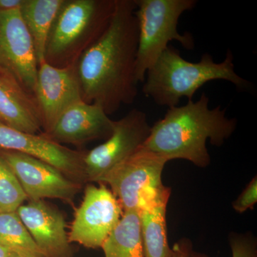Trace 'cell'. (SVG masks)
Returning <instances> with one entry per match:
<instances>
[{
  "instance_id": "8fae6325",
  "label": "cell",
  "mask_w": 257,
  "mask_h": 257,
  "mask_svg": "<svg viewBox=\"0 0 257 257\" xmlns=\"http://www.w3.org/2000/svg\"><path fill=\"white\" fill-rule=\"evenodd\" d=\"M0 152L30 200L50 198L69 201L78 192L80 184L53 166L20 152L2 150Z\"/></svg>"
},
{
  "instance_id": "30bf717a",
  "label": "cell",
  "mask_w": 257,
  "mask_h": 257,
  "mask_svg": "<svg viewBox=\"0 0 257 257\" xmlns=\"http://www.w3.org/2000/svg\"><path fill=\"white\" fill-rule=\"evenodd\" d=\"M34 95L41 114L44 135H46L62 113L82 100L75 65L57 67L45 60L39 64Z\"/></svg>"
},
{
  "instance_id": "3957f363",
  "label": "cell",
  "mask_w": 257,
  "mask_h": 257,
  "mask_svg": "<svg viewBox=\"0 0 257 257\" xmlns=\"http://www.w3.org/2000/svg\"><path fill=\"white\" fill-rule=\"evenodd\" d=\"M217 79L232 83L239 91L248 90L251 85L235 72L231 51L228 50L226 58L219 63L208 53L204 54L199 62H191L169 45L147 71L143 92L157 105L173 107L178 106L182 98L193 100L203 85Z\"/></svg>"
},
{
  "instance_id": "277c9868",
  "label": "cell",
  "mask_w": 257,
  "mask_h": 257,
  "mask_svg": "<svg viewBox=\"0 0 257 257\" xmlns=\"http://www.w3.org/2000/svg\"><path fill=\"white\" fill-rule=\"evenodd\" d=\"M115 0H64L47 40L45 60L54 67L75 65L110 21Z\"/></svg>"
},
{
  "instance_id": "d4e9b609",
  "label": "cell",
  "mask_w": 257,
  "mask_h": 257,
  "mask_svg": "<svg viewBox=\"0 0 257 257\" xmlns=\"http://www.w3.org/2000/svg\"><path fill=\"white\" fill-rule=\"evenodd\" d=\"M13 253H15L10 251L9 248L0 244V257H11L13 256Z\"/></svg>"
},
{
  "instance_id": "5b68a950",
  "label": "cell",
  "mask_w": 257,
  "mask_h": 257,
  "mask_svg": "<svg viewBox=\"0 0 257 257\" xmlns=\"http://www.w3.org/2000/svg\"><path fill=\"white\" fill-rule=\"evenodd\" d=\"M138 24L136 77L143 83L148 69L158 60L169 43L177 41L186 50L194 48L189 32L178 31L179 18L197 5V0H135Z\"/></svg>"
},
{
  "instance_id": "6da1fadb",
  "label": "cell",
  "mask_w": 257,
  "mask_h": 257,
  "mask_svg": "<svg viewBox=\"0 0 257 257\" xmlns=\"http://www.w3.org/2000/svg\"><path fill=\"white\" fill-rule=\"evenodd\" d=\"M135 9V0H115L105 30L75 64L82 100L101 106L108 115L133 104L138 96Z\"/></svg>"
},
{
  "instance_id": "ffe728a7",
  "label": "cell",
  "mask_w": 257,
  "mask_h": 257,
  "mask_svg": "<svg viewBox=\"0 0 257 257\" xmlns=\"http://www.w3.org/2000/svg\"><path fill=\"white\" fill-rule=\"evenodd\" d=\"M27 199L18 177L0 152V213L15 212Z\"/></svg>"
},
{
  "instance_id": "603a6c76",
  "label": "cell",
  "mask_w": 257,
  "mask_h": 257,
  "mask_svg": "<svg viewBox=\"0 0 257 257\" xmlns=\"http://www.w3.org/2000/svg\"><path fill=\"white\" fill-rule=\"evenodd\" d=\"M172 249V257H192V243L189 239L179 240L174 244Z\"/></svg>"
},
{
  "instance_id": "8992f818",
  "label": "cell",
  "mask_w": 257,
  "mask_h": 257,
  "mask_svg": "<svg viewBox=\"0 0 257 257\" xmlns=\"http://www.w3.org/2000/svg\"><path fill=\"white\" fill-rule=\"evenodd\" d=\"M167 160L142 147L114 167L99 184L110 187L123 212L140 211L162 198L170 197L171 189L162 182Z\"/></svg>"
},
{
  "instance_id": "9c48e42d",
  "label": "cell",
  "mask_w": 257,
  "mask_h": 257,
  "mask_svg": "<svg viewBox=\"0 0 257 257\" xmlns=\"http://www.w3.org/2000/svg\"><path fill=\"white\" fill-rule=\"evenodd\" d=\"M38 62L20 10L0 11V75L13 79L34 94Z\"/></svg>"
},
{
  "instance_id": "ba28073f",
  "label": "cell",
  "mask_w": 257,
  "mask_h": 257,
  "mask_svg": "<svg viewBox=\"0 0 257 257\" xmlns=\"http://www.w3.org/2000/svg\"><path fill=\"white\" fill-rule=\"evenodd\" d=\"M123 213L119 201L105 184L87 186L68 234L69 242L86 248H101Z\"/></svg>"
},
{
  "instance_id": "9a60e30c",
  "label": "cell",
  "mask_w": 257,
  "mask_h": 257,
  "mask_svg": "<svg viewBox=\"0 0 257 257\" xmlns=\"http://www.w3.org/2000/svg\"><path fill=\"white\" fill-rule=\"evenodd\" d=\"M0 122L25 133L37 134L42 130L41 114L35 95L3 75H0Z\"/></svg>"
},
{
  "instance_id": "4316f807",
  "label": "cell",
  "mask_w": 257,
  "mask_h": 257,
  "mask_svg": "<svg viewBox=\"0 0 257 257\" xmlns=\"http://www.w3.org/2000/svg\"><path fill=\"white\" fill-rule=\"evenodd\" d=\"M0 123H1V122H0Z\"/></svg>"
},
{
  "instance_id": "5bb4252c",
  "label": "cell",
  "mask_w": 257,
  "mask_h": 257,
  "mask_svg": "<svg viewBox=\"0 0 257 257\" xmlns=\"http://www.w3.org/2000/svg\"><path fill=\"white\" fill-rule=\"evenodd\" d=\"M114 122L101 106L82 100L62 113L45 135L59 144L81 145L98 139L106 140L112 133Z\"/></svg>"
},
{
  "instance_id": "e0dca14e",
  "label": "cell",
  "mask_w": 257,
  "mask_h": 257,
  "mask_svg": "<svg viewBox=\"0 0 257 257\" xmlns=\"http://www.w3.org/2000/svg\"><path fill=\"white\" fill-rule=\"evenodd\" d=\"M170 197L162 198L140 211V228L145 257H172L167 239L166 213Z\"/></svg>"
},
{
  "instance_id": "7c38bea8",
  "label": "cell",
  "mask_w": 257,
  "mask_h": 257,
  "mask_svg": "<svg viewBox=\"0 0 257 257\" xmlns=\"http://www.w3.org/2000/svg\"><path fill=\"white\" fill-rule=\"evenodd\" d=\"M0 150L42 161L78 183L87 181L83 162L85 153L62 146L45 135L23 133L0 123Z\"/></svg>"
},
{
  "instance_id": "4fadbf2b",
  "label": "cell",
  "mask_w": 257,
  "mask_h": 257,
  "mask_svg": "<svg viewBox=\"0 0 257 257\" xmlns=\"http://www.w3.org/2000/svg\"><path fill=\"white\" fill-rule=\"evenodd\" d=\"M16 212L45 256L74 257L65 220L60 211L43 200H30Z\"/></svg>"
},
{
  "instance_id": "2e32d148",
  "label": "cell",
  "mask_w": 257,
  "mask_h": 257,
  "mask_svg": "<svg viewBox=\"0 0 257 257\" xmlns=\"http://www.w3.org/2000/svg\"><path fill=\"white\" fill-rule=\"evenodd\" d=\"M64 0H24L22 18L32 37L38 64L45 61L49 35Z\"/></svg>"
},
{
  "instance_id": "484cf974",
  "label": "cell",
  "mask_w": 257,
  "mask_h": 257,
  "mask_svg": "<svg viewBox=\"0 0 257 257\" xmlns=\"http://www.w3.org/2000/svg\"><path fill=\"white\" fill-rule=\"evenodd\" d=\"M11 257H27V256H20V255L16 254V253H13V256H12ZM42 257H47V256H42Z\"/></svg>"
},
{
  "instance_id": "7a4b0ae2",
  "label": "cell",
  "mask_w": 257,
  "mask_h": 257,
  "mask_svg": "<svg viewBox=\"0 0 257 257\" xmlns=\"http://www.w3.org/2000/svg\"><path fill=\"white\" fill-rule=\"evenodd\" d=\"M236 119L226 116L220 106L209 108V99L203 93L197 101L168 108L162 119L151 126L144 148L164 157L167 162L184 160L199 167L211 162L207 142L221 147L233 135Z\"/></svg>"
},
{
  "instance_id": "ac0fdd59",
  "label": "cell",
  "mask_w": 257,
  "mask_h": 257,
  "mask_svg": "<svg viewBox=\"0 0 257 257\" xmlns=\"http://www.w3.org/2000/svg\"><path fill=\"white\" fill-rule=\"evenodd\" d=\"M101 248L104 257H145L140 212L124 211Z\"/></svg>"
},
{
  "instance_id": "7402d4cb",
  "label": "cell",
  "mask_w": 257,
  "mask_h": 257,
  "mask_svg": "<svg viewBox=\"0 0 257 257\" xmlns=\"http://www.w3.org/2000/svg\"><path fill=\"white\" fill-rule=\"evenodd\" d=\"M256 202L257 179L255 177L233 203V207L237 212L243 213L248 209H252Z\"/></svg>"
},
{
  "instance_id": "d6986e66",
  "label": "cell",
  "mask_w": 257,
  "mask_h": 257,
  "mask_svg": "<svg viewBox=\"0 0 257 257\" xmlns=\"http://www.w3.org/2000/svg\"><path fill=\"white\" fill-rule=\"evenodd\" d=\"M0 244L20 256H45L15 212L0 213Z\"/></svg>"
},
{
  "instance_id": "cb8c5ba5",
  "label": "cell",
  "mask_w": 257,
  "mask_h": 257,
  "mask_svg": "<svg viewBox=\"0 0 257 257\" xmlns=\"http://www.w3.org/2000/svg\"><path fill=\"white\" fill-rule=\"evenodd\" d=\"M24 0H0V11H15L21 10Z\"/></svg>"
},
{
  "instance_id": "44dd1931",
  "label": "cell",
  "mask_w": 257,
  "mask_h": 257,
  "mask_svg": "<svg viewBox=\"0 0 257 257\" xmlns=\"http://www.w3.org/2000/svg\"><path fill=\"white\" fill-rule=\"evenodd\" d=\"M229 241L232 257H256V241L248 235H232ZM192 257L203 256L193 252Z\"/></svg>"
},
{
  "instance_id": "52a82bcc",
  "label": "cell",
  "mask_w": 257,
  "mask_h": 257,
  "mask_svg": "<svg viewBox=\"0 0 257 257\" xmlns=\"http://www.w3.org/2000/svg\"><path fill=\"white\" fill-rule=\"evenodd\" d=\"M150 130L146 113L138 109H132L124 117L114 121L109 138L84 154L87 181L99 183L104 176L143 146Z\"/></svg>"
}]
</instances>
